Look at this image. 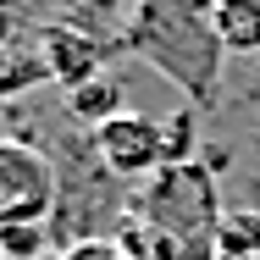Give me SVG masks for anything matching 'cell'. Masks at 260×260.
<instances>
[{"instance_id":"8fae6325","label":"cell","mask_w":260,"mask_h":260,"mask_svg":"<svg viewBox=\"0 0 260 260\" xmlns=\"http://www.w3.org/2000/svg\"><path fill=\"white\" fill-rule=\"evenodd\" d=\"M0 255L6 260H39L45 255V227H0Z\"/></svg>"},{"instance_id":"5b68a950","label":"cell","mask_w":260,"mask_h":260,"mask_svg":"<svg viewBox=\"0 0 260 260\" xmlns=\"http://www.w3.org/2000/svg\"><path fill=\"white\" fill-rule=\"evenodd\" d=\"M34 45H39V61H45L50 83H61L72 94V89L105 78V61H111V50H122V34L100 39V34H83V28H55V34H39Z\"/></svg>"},{"instance_id":"277c9868","label":"cell","mask_w":260,"mask_h":260,"mask_svg":"<svg viewBox=\"0 0 260 260\" xmlns=\"http://www.w3.org/2000/svg\"><path fill=\"white\" fill-rule=\"evenodd\" d=\"M94 150L100 160L122 177V183H144V177H155L160 166H172V139H166V116H144V111H122V116H111L100 122L94 133Z\"/></svg>"},{"instance_id":"8992f818","label":"cell","mask_w":260,"mask_h":260,"mask_svg":"<svg viewBox=\"0 0 260 260\" xmlns=\"http://www.w3.org/2000/svg\"><path fill=\"white\" fill-rule=\"evenodd\" d=\"M116 6H122V0H0V11H6L28 39L55 34V28H83V34H100L105 39Z\"/></svg>"},{"instance_id":"3957f363","label":"cell","mask_w":260,"mask_h":260,"mask_svg":"<svg viewBox=\"0 0 260 260\" xmlns=\"http://www.w3.org/2000/svg\"><path fill=\"white\" fill-rule=\"evenodd\" d=\"M61 200L55 155L34 139L6 133L0 139V227H45Z\"/></svg>"},{"instance_id":"4fadbf2b","label":"cell","mask_w":260,"mask_h":260,"mask_svg":"<svg viewBox=\"0 0 260 260\" xmlns=\"http://www.w3.org/2000/svg\"><path fill=\"white\" fill-rule=\"evenodd\" d=\"M210 260H238V255H210Z\"/></svg>"},{"instance_id":"6da1fadb","label":"cell","mask_w":260,"mask_h":260,"mask_svg":"<svg viewBox=\"0 0 260 260\" xmlns=\"http://www.w3.org/2000/svg\"><path fill=\"white\" fill-rule=\"evenodd\" d=\"M122 50L155 67L188 105H216L227 50L216 39L210 0H139L122 28Z\"/></svg>"},{"instance_id":"7c38bea8","label":"cell","mask_w":260,"mask_h":260,"mask_svg":"<svg viewBox=\"0 0 260 260\" xmlns=\"http://www.w3.org/2000/svg\"><path fill=\"white\" fill-rule=\"evenodd\" d=\"M61 260H127V255H122L116 238H78V244L61 249Z\"/></svg>"},{"instance_id":"7a4b0ae2","label":"cell","mask_w":260,"mask_h":260,"mask_svg":"<svg viewBox=\"0 0 260 260\" xmlns=\"http://www.w3.org/2000/svg\"><path fill=\"white\" fill-rule=\"evenodd\" d=\"M127 216H139V221H150L160 233H172L183 249L188 244H205L210 255H216V227H221V200H216V177H210V166L200 160H188V166H160L155 177H144L139 188H133V210Z\"/></svg>"},{"instance_id":"ba28073f","label":"cell","mask_w":260,"mask_h":260,"mask_svg":"<svg viewBox=\"0 0 260 260\" xmlns=\"http://www.w3.org/2000/svg\"><path fill=\"white\" fill-rule=\"evenodd\" d=\"M111 238L122 244V255H127V260H183V255H188V249H183L172 233H160V227L139 221V216H127V221H122Z\"/></svg>"},{"instance_id":"30bf717a","label":"cell","mask_w":260,"mask_h":260,"mask_svg":"<svg viewBox=\"0 0 260 260\" xmlns=\"http://www.w3.org/2000/svg\"><path fill=\"white\" fill-rule=\"evenodd\" d=\"M216 255L260 260V210H227L216 227Z\"/></svg>"},{"instance_id":"9c48e42d","label":"cell","mask_w":260,"mask_h":260,"mask_svg":"<svg viewBox=\"0 0 260 260\" xmlns=\"http://www.w3.org/2000/svg\"><path fill=\"white\" fill-rule=\"evenodd\" d=\"M122 111H127V105H122V89H116L111 78H94V83H83V89L67 94V116L83 122L89 133H94L100 122H111V116H122Z\"/></svg>"},{"instance_id":"52a82bcc","label":"cell","mask_w":260,"mask_h":260,"mask_svg":"<svg viewBox=\"0 0 260 260\" xmlns=\"http://www.w3.org/2000/svg\"><path fill=\"white\" fill-rule=\"evenodd\" d=\"M210 22L227 55L260 50V0H210Z\"/></svg>"}]
</instances>
